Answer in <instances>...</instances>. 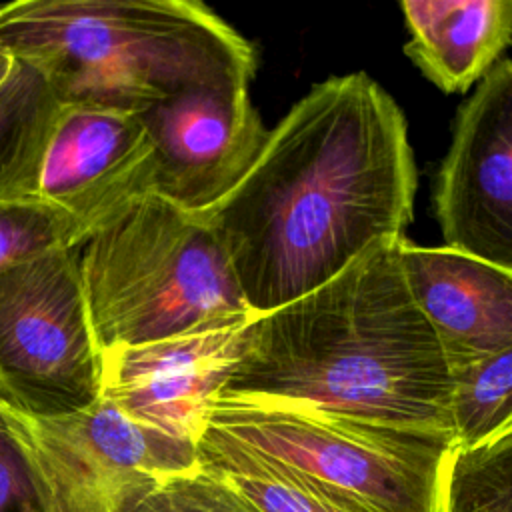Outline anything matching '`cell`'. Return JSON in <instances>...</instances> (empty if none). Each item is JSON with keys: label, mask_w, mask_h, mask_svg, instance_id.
<instances>
[{"label": "cell", "mask_w": 512, "mask_h": 512, "mask_svg": "<svg viewBox=\"0 0 512 512\" xmlns=\"http://www.w3.org/2000/svg\"><path fill=\"white\" fill-rule=\"evenodd\" d=\"M414 194L402 110L366 72H352L312 86L268 130L238 186L200 218L260 316L406 238Z\"/></svg>", "instance_id": "obj_1"}, {"label": "cell", "mask_w": 512, "mask_h": 512, "mask_svg": "<svg viewBox=\"0 0 512 512\" xmlns=\"http://www.w3.org/2000/svg\"><path fill=\"white\" fill-rule=\"evenodd\" d=\"M398 242L246 322L218 396L454 436L450 364L406 286Z\"/></svg>", "instance_id": "obj_2"}, {"label": "cell", "mask_w": 512, "mask_h": 512, "mask_svg": "<svg viewBox=\"0 0 512 512\" xmlns=\"http://www.w3.org/2000/svg\"><path fill=\"white\" fill-rule=\"evenodd\" d=\"M0 50L40 70L58 102L130 112L196 86H250L256 72L252 44L198 0L6 2Z\"/></svg>", "instance_id": "obj_3"}, {"label": "cell", "mask_w": 512, "mask_h": 512, "mask_svg": "<svg viewBox=\"0 0 512 512\" xmlns=\"http://www.w3.org/2000/svg\"><path fill=\"white\" fill-rule=\"evenodd\" d=\"M100 350L246 324L226 250L196 214L148 196L78 248Z\"/></svg>", "instance_id": "obj_4"}, {"label": "cell", "mask_w": 512, "mask_h": 512, "mask_svg": "<svg viewBox=\"0 0 512 512\" xmlns=\"http://www.w3.org/2000/svg\"><path fill=\"white\" fill-rule=\"evenodd\" d=\"M204 428L302 472L368 512H444L456 450L452 434L224 396L210 404Z\"/></svg>", "instance_id": "obj_5"}, {"label": "cell", "mask_w": 512, "mask_h": 512, "mask_svg": "<svg viewBox=\"0 0 512 512\" xmlns=\"http://www.w3.org/2000/svg\"><path fill=\"white\" fill-rule=\"evenodd\" d=\"M0 416L26 450L48 512H134L164 480L196 470V442L128 418L106 398L36 416L0 398Z\"/></svg>", "instance_id": "obj_6"}, {"label": "cell", "mask_w": 512, "mask_h": 512, "mask_svg": "<svg viewBox=\"0 0 512 512\" xmlns=\"http://www.w3.org/2000/svg\"><path fill=\"white\" fill-rule=\"evenodd\" d=\"M96 342L78 248L50 250L0 274V398L36 416H62L100 398Z\"/></svg>", "instance_id": "obj_7"}, {"label": "cell", "mask_w": 512, "mask_h": 512, "mask_svg": "<svg viewBox=\"0 0 512 512\" xmlns=\"http://www.w3.org/2000/svg\"><path fill=\"white\" fill-rule=\"evenodd\" d=\"M154 152L138 112L58 102L38 158L14 200L42 204L84 244L152 196Z\"/></svg>", "instance_id": "obj_8"}, {"label": "cell", "mask_w": 512, "mask_h": 512, "mask_svg": "<svg viewBox=\"0 0 512 512\" xmlns=\"http://www.w3.org/2000/svg\"><path fill=\"white\" fill-rule=\"evenodd\" d=\"M434 204L446 248L512 272V60L462 104Z\"/></svg>", "instance_id": "obj_9"}, {"label": "cell", "mask_w": 512, "mask_h": 512, "mask_svg": "<svg viewBox=\"0 0 512 512\" xmlns=\"http://www.w3.org/2000/svg\"><path fill=\"white\" fill-rule=\"evenodd\" d=\"M154 152L152 196L204 216L244 178L268 130L248 86H196L138 112Z\"/></svg>", "instance_id": "obj_10"}, {"label": "cell", "mask_w": 512, "mask_h": 512, "mask_svg": "<svg viewBox=\"0 0 512 512\" xmlns=\"http://www.w3.org/2000/svg\"><path fill=\"white\" fill-rule=\"evenodd\" d=\"M244 326L102 350L100 396L142 426L198 442L238 358Z\"/></svg>", "instance_id": "obj_11"}, {"label": "cell", "mask_w": 512, "mask_h": 512, "mask_svg": "<svg viewBox=\"0 0 512 512\" xmlns=\"http://www.w3.org/2000/svg\"><path fill=\"white\" fill-rule=\"evenodd\" d=\"M406 286L450 372L512 346V272L440 246L398 242Z\"/></svg>", "instance_id": "obj_12"}, {"label": "cell", "mask_w": 512, "mask_h": 512, "mask_svg": "<svg viewBox=\"0 0 512 512\" xmlns=\"http://www.w3.org/2000/svg\"><path fill=\"white\" fill-rule=\"evenodd\" d=\"M406 54L440 90L466 92L512 42V0H404Z\"/></svg>", "instance_id": "obj_13"}, {"label": "cell", "mask_w": 512, "mask_h": 512, "mask_svg": "<svg viewBox=\"0 0 512 512\" xmlns=\"http://www.w3.org/2000/svg\"><path fill=\"white\" fill-rule=\"evenodd\" d=\"M196 450L204 470L228 480L260 512H368L344 494L214 430H202Z\"/></svg>", "instance_id": "obj_14"}, {"label": "cell", "mask_w": 512, "mask_h": 512, "mask_svg": "<svg viewBox=\"0 0 512 512\" xmlns=\"http://www.w3.org/2000/svg\"><path fill=\"white\" fill-rule=\"evenodd\" d=\"M56 106L40 70L0 50V198H14L28 178Z\"/></svg>", "instance_id": "obj_15"}, {"label": "cell", "mask_w": 512, "mask_h": 512, "mask_svg": "<svg viewBox=\"0 0 512 512\" xmlns=\"http://www.w3.org/2000/svg\"><path fill=\"white\" fill-rule=\"evenodd\" d=\"M452 432L474 448L512 424V346L452 370Z\"/></svg>", "instance_id": "obj_16"}, {"label": "cell", "mask_w": 512, "mask_h": 512, "mask_svg": "<svg viewBox=\"0 0 512 512\" xmlns=\"http://www.w3.org/2000/svg\"><path fill=\"white\" fill-rule=\"evenodd\" d=\"M444 512H512V424L474 448L454 450Z\"/></svg>", "instance_id": "obj_17"}, {"label": "cell", "mask_w": 512, "mask_h": 512, "mask_svg": "<svg viewBox=\"0 0 512 512\" xmlns=\"http://www.w3.org/2000/svg\"><path fill=\"white\" fill-rule=\"evenodd\" d=\"M80 246L76 228L58 212L30 200L0 198V274L26 258Z\"/></svg>", "instance_id": "obj_18"}, {"label": "cell", "mask_w": 512, "mask_h": 512, "mask_svg": "<svg viewBox=\"0 0 512 512\" xmlns=\"http://www.w3.org/2000/svg\"><path fill=\"white\" fill-rule=\"evenodd\" d=\"M134 512H260L222 476L198 466L164 480Z\"/></svg>", "instance_id": "obj_19"}, {"label": "cell", "mask_w": 512, "mask_h": 512, "mask_svg": "<svg viewBox=\"0 0 512 512\" xmlns=\"http://www.w3.org/2000/svg\"><path fill=\"white\" fill-rule=\"evenodd\" d=\"M0 512H48L32 462L0 416Z\"/></svg>", "instance_id": "obj_20"}]
</instances>
